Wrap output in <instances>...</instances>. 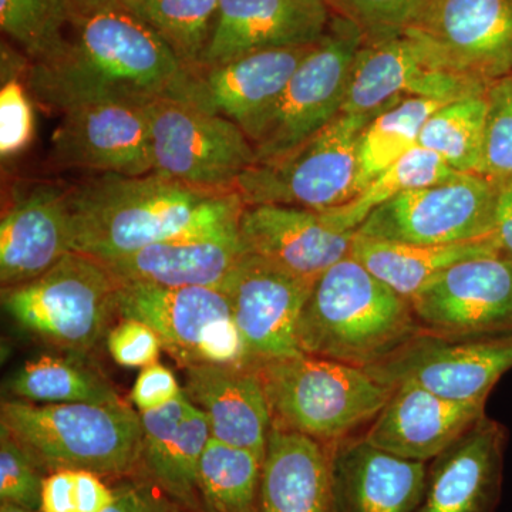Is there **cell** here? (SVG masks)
<instances>
[{
	"label": "cell",
	"instance_id": "cell-1",
	"mask_svg": "<svg viewBox=\"0 0 512 512\" xmlns=\"http://www.w3.org/2000/svg\"><path fill=\"white\" fill-rule=\"evenodd\" d=\"M73 32L62 55L29 64L28 86L43 106L64 113L86 104L178 101L215 111L202 74L123 6L76 15Z\"/></svg>",
	"mask_w": 512,
	"mask_h": 512
},
{
	"label": "cell",
	"instance_id": "cell-2",
	"mask_svg": "<svg viewBox=\"0 0 512 512\" xmlns=\"http://www.w3.org/2000/svg\"><path fill=\"white\" fill-rule=\"evenodd\" d=\"M72 251L100 262L238 220L237 191L210 192L163 175L100 174L67 188Z\"/></svg>",
	"mask_w": 512,
	"mask_h": 512
},
{
	"label": "cell",
	"instance_id": "cell-3",
	"mask_svg": "<svg viewBox=\"0 0 512 512\" xmlns=\"http://www.w3.org/2000/svg\"><path fill=\"white\" fill-rule=\"evenodd\" d=\"M420 332L410 301L349 255L313 285L298 342L306 355L367 369Z\"/></svg>",
	"mask_w": 512,
	"mask_h": 512
},
{
	"label": "cell",
	"instance_id": "cell-4",
	"mask_svg": "<svg viewBox=\"0 0 512 512\" xmlns=\"http://www.w3.org/2000/svg\"><path fill=\"white\" fill-rule=\"evenodd\" d=\"M0 427L45 471L130 476L141 466L140 413L126 404H36L3 400Z\"/></svg>",
	"mask_w": 512,
	"mask_h": 512
},
{
	"label": "cell",
	"instance_id": "cell-5",
	"mask_svg": "<svg viewBox=\"0 0 512 512\" xmlns=\"http://www.w3.org/2000/svg\"><path fill=\"white\" fill-rule=\"evenodd\" d=\"M255 370L264 384L272 426L325 446L372 423L393 392L362 367L306 353Z\"/></svg>",
	"mask_w": 512,
	"mask_h": 512
},
{
	"label": "cell",
	"instance_id": "cell-6",
	"mask_svg": "<svg viewBox=\"0 0 512 512\" xmlns=\"http://www.w3.org/2000/svg\"><path fill=\"white\" fill-rule=\"evenodd\" d=\"M120 284L103 262L69 252L32 281L2 288V306L32 335L82 353L103 338Z\"/></svg>",
	"mask_w": 512,
	"mask_h": 512
},
{
	"label": "cell",
	"instance_id": "cell-7",
	"mask_svg": "<svg viewBox=\"0 0 512 512\" xmlns=\"http://www.w3.org/2000/svg\"><path fill=\"white\" fill-rule=\"evenodd\" d=\"M372 116L340 113L332 123L268 163L239 178L235 191L245 205L278 204L323 211L357 195L360 137Z\"/></svg>",
	"mask_w": 512,
	"mask_h": 512
},
{
	"label": "cell",
	"instance_id": "cell-8",
	"mask_svg": "<svg viewBox=\"0 0 512 512\" xmlns=\"http://www.w3.org/2000/svg\"><path fill=\"white\" fill-rule=\"evenodd\" d=\"M365 36L333 16L328 33L298 67L281 99L251 138L256 164L286 156L342 113L350 72Z\"/></svg>",
	"mask_w": 512,
	"mask_h": 512
},
{
	"label": "cell",
	"instance_id": "cell-9",
	"mask_svg": "<svg viewBox=\"0 0 512 512\" xmlns=\"http://www.w3.org/2000/svg\"><path fill=\"white\" fill-rule=\"evenodd\" d=\"M158 175L210 192L235 191L256 156L238 124L217 111L178 101L146 107Z\"/></svg>",
	"mask_w": 512,
	"mask_h": 512
},
{
	"label": "cell",
	"instance_id": "cell-10",
	"mask_svg": "<svg viewBox=\"0 0 512 512\" xmlns=\"http://www.w3.org/2000/svg\"><path fill=\"white\" fill-rule=\"evenodd\" d=\"M402 36L471 82L490 86L512 74V0H421Z\"/></svg>",
	"mask_w": 512,
	"mask_h": 512
},
{
	"label": "cell",
	"instance_id": "cell-11",
	"mask_svg": "<svg viewBox=\"0 0 512 512\" xmlns=\"http://www.w3.org/2000/svg\"><path fill=\"white\" fill-rule=\"evenodd\" d=\"M498 185L478 174L404 192L376 208L360 237L414 245H446L494 234Z\"/></svg>",
	"mask_w": 512,
	"mask_h": 512
},
{
	"label": "cell",
	"instance_id": "cell-12",
	"mask_svg": "<svg viewBox=\"0 0 512 512\" xmlns=\"http://www.w3.org/2000/svg\"><path fill=\"white\" fill-rule=\"evenodd\" d=\"M512 369V332L448 339L420 332L382 362L367 367L384 386L414 383L456 402L484 403Z\"/></svg>",
	"mask_w": 512,
	"mask_h": 512
},
{
	"label": "cell",
	"instance_id": "cell-13",
	"mask_svg": "<svg viewBox=\"0 0 512 512\" xmlns=\"http://www.w3.org/2000/svg\"><path fill=\"white\" fill-rule=\"evenodd\" d=\"M421 332L463 339L512 332V259L494 252L448 268L410 299Z\"/></svg>",
	"mask_w": 512,
	"mask_h": 512
},
{
	"label": "cell",
	"instance_id": "cell-14",
	"mask_svg": "<svg viewBox=\"0 0 512 512\" xmlns=\"http://www.w3.org/2000/svg\"><path fill=\"white\" fill-rule=\"evenodd\" d=\"M316 281L249 254L239 261L224 291L245 346V367L301 355L298 326Z\"/></svg>",
	"mask_w": 512,
	"mask_h": 512
},
{
	"label": "cell",
	"instance_id": "cell-15",
	"mask_svg": "<svg viewBox=\"0 0 512 512\" xmlns=\"http://www.w3.org/2000/svg\"><path fill=\"white\" fill-rule=\"evenodd\" d=\"M488 87L440 69L407 37L365 42L350 72L342 113L375 117L404 99L451 103L485 94Z\"/></svg>",
	"mask_w": 512,
	"mask_h": 512
},
{
	"label": "cell",
	"instance_id": "cell-16",
	"mask_svg": "<svg viewBox=\"0 0 512 512\" xmlns=\"http://www.w3.org/2000/svg\"><path fill=\"white\" fill-rule=\"evenodd\" d=\"M49 161L63 170L128 177L153 173L146 107L97 103L64 111L50 141Z\"/></svg>",
	"mask_w": 512,
	"mask_h": 512
},
{
	"label": "cell",
	"instance_id": "cell-17",
	"mask_svg": "<svg viewBox=\"0 0 512 512\" xmlns=\"http://www.w3.org/2000/svg\"><path fill=\"white\" fill-rule=\"evenodd\" d=\"M332 10L328 0H220L202 73L251 53L316 45Z\"/></svg>",
	"mask_w": 512,
	"mask_h": 512
},
{
	"label": "cell",
	"instance_id": "cell-18",
	"mask_svg": "<svg viewBox=\"0 0 512 512\" xmlns=\"http://www.w3.org/2000/svg\"><path fill=\"white\" fill-rule=\"evenodd\" d=\"M245 254L238 218L187 232L103 264L120 285L224 289Z\"/></svg>",
	"mask_w": 512,
	"mask_h": 512
},
{
	"label": "cell",
	"instance_id": "cell-19",
	"mask_svg": "<svg viewBox=\"0 0 512 512\" xmlns=\"http://www.w3.org/2000/svg\"><path fill=\"white\" fill-rule=\"evenodd\" d=\"M239 234L249 254L299 278L318 281L350 255L356 231H340L309 208L255 204L244 205Z\"/></svg>",
	"mask_w": 512,
	"mask_h": 512
},
{
	"label": "cell",
	"instance_id": "cell-20",
	"mask_svg": "<svg viewBox=\"0 0 512 512\" xmlns=\"http://www.w3.org/2000/svg\"><path fill=\"white\" fill-rule=\"evenodd\" d=\"M483 417L484 403L456 402L402 383L393 387L363 439L394 456L430 463Z\"/></svg>",
	"mask_w": 512,
	"mask_h": 512
},
{
	"label": "cell",
	"instance_id": "cell-21",
	"mask_svg": "<svg viewBox=\"0 0 512 512\" xmlns=\"http://www.w3.org/2000/svg\"><path fill=\"white\" fill-rule=\"evenodd\" d=\"M333 511L416 512L426 487L427 463L406 460L363 436L330 444Z\"/></svg>",
	"mask_w": 512,
	"mask_h": 512
},
{
	"label": "cell",
	"instance_id": "cell-22",
	"mask_svg": "<svg viewBox=\"0 0 512 512\" xmlns=\"http://www.w3.org/2000/svg\"><path fill=\"white\" fill-rule=\"evenodd\" d=\"M505 431L483 417L427 464L416 512H495L503 480Z\"/></svg>",
	"mask_w": 512,
	"mask_h": 512
},
{
	"label": "cell",
	"instance_id": "cell-23",
	"mask_svg": "<svg viewBox=\"0 0 512 512\" xmlns=\"http://www.w3.org/2000/svg\"><path fill=\"white\" fill-rule=\"evenodd\" d=\"M117 313L156 330L163 348L185 367L197 366L202 343L232 318L224 289L120 285Z\"/></svg>",
	"mask_w": 512,
	"mask_h": 512
},
{
	"label": "cell",
	"instance_id": "cell-24",
	"mask_svg": "<svg viewBox=\"0 0 512 512\" xmlns=\"http://www.w3.org/2000/svg\"><path fill=\"white\" fill-rule=\"evenodd\" d=\"M67 188L40 185L20 197L0 222L2 288L32 281L72 251Z\"/></svg>",
	"mask_w": 512,
	"mask_h": 512
},
{
	"label": "cell",
	"instance_id": "cell-25",
	"mask_svg": "<svg viewBox=\"0 0 512 512\" xmlns=\"http://www.w3.org/2000/svg\"><path fill=\"white\" fill-rule=\"evenodd\" d=\"M184 394L207 416L212 439L265 458L272 416L264 384L255 369L187 367Z\"/></svg>",
	"mask_w": 512,
	"mask_h": 512
},
{
	"label": "cell",
	"instance_id": "cell-26",
	"mask_svg": "<svg viewBox=\"0 0 512 512\" xmlns=\"http://www.w3.org/2000/svg\"><path fill=\"white\" fill-rule=\"evenodd\" d=\"M143 429L141 466L151 483L171 500L188 508H200L198 468L211 429L207 416L187 396L140 413Z\"/></svg>",
	"mask_w": 512,
	"mask_h": 512
},
{
	"label": "cell",
	"instance_id": "cell-27",
	"mask_svg": "<svg viewBox=\"0 0 512 512\" xmlns=\"http://www.w3.org/2000/svg\"><path fill=\"white\" fill-rule=\"evenodd\" d=\"M316 45L251 53L205 70L202 77L212 109L238 124L251 141Z\"/></svg>",
	"mask_w": 512,
	"mask_h": 512
},
{
	"label": "cell",
	"instance_id": "cell-28",
	"mask_svg": "<svg viewBox=\"0 0 512 512\" xmlns=\"http://www.w3.org/2000/svg\"><path fill=\"white\" fill-rule=\"evenodd\" d=\"M261 512H335L329 446L272 426L262 464Z\"/></svg>",
	"mask_w": 512,
	"mask_h": 512
},
{
	"label": "cell",
	"instance_id": "cell-29",
	"mask_svg": "<svg viewBox=\"0 0 512 512\" xmlns=\"http://www.w3.org/2000/svg\"><path fill=\"white\" fill-rule=\"evenodd\" d=\"M501 251L495 235L446 245L377 241L355 235L350 255L410 301L451 266Z\"/></svg>",
	"mask_w": 512,
	"mask_h": 512
},
{
	"label": "cell",
	"instance_id": "cell-30",
	"mask_svg": "<svg viewBox=\"0 0 512 512\" xmlns=\"http://www.w3.org/2000/svg\"><path fill=\"white\" fill-rule=\"evenodd\" d=\"M8 390L36 404H121L106 376L73 357L42 355L30 359L10 377Z\"/></svg>",
	"mask_w": 512,
	"mask_h": 512
},
{
	"label": "cell",
	"instance_id": "cell-31",
	"mask_svg": "<svg viewBox=\"0 0 512 512\" xmlns=\"http://www.w3.org/2000/svg\"><path fill=\"white\" fill-rule=\"evenodd\" d=\"M461 174L433 151L417 146L377 175L352 200L319 212L332 227L340 231H357L363 221L387 201L404 192L453 180Z\"/></svg>",
	"mask_w": 512,
	"mask_h": 512
},
{
	"label": "cell",
	"instance_id": "cell-32",
	"mask_svg": "<svg viewBox=\"0 0 512 512\" xmlns=\"http://www.w3.org/2000/svg\"><path fill=\"white\" fill-rule=\"evenodd\" d=\"M264 458L244 448L208 441L198 468V495L205 512H261Z\"/></svg>",
	"mask_w": 512,
	"mask_h": 512
},
{
	"label": "cell",
	"instance_id": "cell-33",
	"mask_svg": "<svg viewBox=\"0 0 512 512\" xmlns=\"http://www.w3.org/2000/svg\"><path fill=\"white\" fill-rule=\"evenodd\" d=\"M444 104L447 103L413 97L373 117L360 137L357 191H362L377 175L419 146L424 124Z\"/></svg>",
	"mask_w": 512,
	"mask_h": 512
},
{
	"label": "cell",
	"instance_id": "cell-34",
	"mask_svg": "<svg viewBox=\"0 0 512 512\" xmlns=\"http://www.w3.org/2000/svg\"><path fill=\"white\" fill-rule=\"evenodd\" d=\"M220 0H120V6L154 30L191 72L202 74Z\"/></svg>",
	"mask_w": 512,
	"mask_h": 512
},
{
	"label": "cell",
	"instance_id": "cell-35",
	"mask_svg": "<svg viewBox=\"0 0 512 512\" xmlns=\"http://www.w3.org/2000/svg\"><path fill=\"white\" fill-rule=\"evenodd\" d=\"M487 93L451 101L424 124L419 146L463 174L481 173L487 130Z\"/></svg>",
	"mask_w": 512,
	"mask_h": 512
},
{
	"label": "cell",
	"instance_id": "cell-36",
	"mask_svg": "<svg viewBox=\"0 0 512 512\" xmlns=\"http://www.w3.org/2000/svg\"><path fill=\"white\" fill-rule=\"evenodd\" d=\"M76 12L67 0H0V28L22 47L30 63L62 55Z\"/></svg>",
	"mask_w": 512,
	"mask_h": 512
},
{
	"label": "cell",
	"instance_id": "cell-37",
	"mask_svg": "<svg viewBox=\"0 0 512 512\" xmlns=\"http://www.w3.org/2000/svg\"><path fill=\"white\" fill-rule=\"evenodd\" d=\"M483 177L494 184L512 181V74L491 83L487 90Z\"/></svg>",
	"mask_w": 512,
	"mask_h": 512
},
{
	"label": "cell",
	"instance_id": "cell-38",
	"mask_svg": "<svg viewBox=\"0 0 512 512\" xmlns=\"http://www.w3.org/2000/svg\"><path fill=\"white\" fill-rule=\"evenodd\" d=\"M114 501V490L90 471L60 470L43 481L40 512H103Z\"/></svg>",
	"mask_w": 512,
	"mask_h": 512
},
{
	"label": "cell",
	"instance_id": "cell-39",
	"mask_svg": "<svg viewBox=\"0 0 512 512\" xmlns=\"http://www.w3.org/2000/svg\"><path fill=\"white\" fill-rule=\"evenodd\" d=\"M45 478V471L0 427V503L40 512Z\"/></svg>",
	"mask_w": 512,
	"mask_h": 512
},
{
	"label": "cell",
	"instance_id": "cell-40",
	"mask_svg": "<svg viewBox=\"0 0 512 512\" xmlns=\"http://www.w3.org/2000/svg\"><path fill=\"white\" fill-rule=\"evenodd\" d=\"M333 10L355 23L365 42L403 35L421 0H328Z\"/></svg>",
	"mask_w": 512,
	"mask_h": 512
},
{
	"label": "cell",
	"instance_id": "cell-41",
	"mask_svg": "<svg viewBox=\"0 0 512 512\" xmlns=\"http://www.w3.org/2000/svg\"><path fill=\"white\" fill-rule=\"evenodd\" d=\"M35 131L32 103L25 86L9 79L0 90V156H18L28 148Z\"/></svg>",
	"mask_w": 512,
	"mask_h": 512
},
{
	"label": "cell",
	"instance_id": "cell-42",
	"mask_svg": "<svg viewBox=\"0 0 512 512\" xmlns=\"http://www.w3.org/2000/svg\"><path fill=\"white\" fill-rule=\"evenodd\" d=\"M107 349L117 365L144 369L157 363L163 342L147 323L123 318L107 335Z\"/></svg>",
	"mask_w": 512,
	"mask_h": 512
},
{
	"label": "cell",
	"instance_id": "cell-43",
	"mask_svg": "<svg viewBox=\"0 0 512 512\" xmlns=\"http://www.w3.org/2000/svg\"><path fill=\"white\" fill-rule=\"evenodd\" d=\"M183 394L184 390H181L174 373L157 362L141 369L130 399L140 413H144L161 409Z\"/></svg>",
	"mask_w": 512,
	"mask_h": 512
},
{
	"label": "cell",
	"instance_id": "cell-44",
	"mask_svg": "<svg viewBox=\"0 0 512 512\" xmlns=\"http://www.w3.org/2000/svg\"><path fill=\"white\" fill-rule=\"evenodd\" d=\"M113 490L114 501L103 512H173L153 483L127 481Z\"/></svg>",
	"mask_w": 512,
	"mask_h": 512
},
{
	"label": "cell",
	"instance_id": "cell-45",
	"mask_svg": "<svg viewBox=\"0 0 512 512\" xmlns=\"http://www.w3.org/2000/svg\"><path fill=\"white\" fill-rule=\"evenodd\" d=\"M494 234L501 251L512 259V181L498 185L494 208Z\"/></svg>",
	"mask_w": 512,
	"mask_h": 512
},
{
	"label": "cell",
	"instance_id": "cell-46",
	"mask_svg": "<svg viewBox=\"0 0 512 512\" xmlns=\"http://www.w3.org/2000/svg\"><path fill=\"white\" fill-rule=\"evenodd\" d=\"M76 15H90L99 10L114 8L120 5V0H67Z\"/></svg>",
	"mask_w": 512,
	"mask_h": 512
},
{
	"label": "cell",
	"instance_id": "cell-47",
	"mask_svg": "<svg viewBox=\"0 0 512 512\" xmlns=\"http://www.w3.org/2000/svg\"><path fill=\"white\" fill-rule=\"evenodd\" d=\"M0 512H37L25 510V508L16 507V505L0 503Z\"/></svg>",
	"mask_w": 512,
	"mask_h": 512
},
{
	"label": "cell",
	"instance_id": "cell-48",
	"mask_svg": "<svg viewBox=\"0 0 512 512\" xmlns=\"http://www.w3.org/2000/svg\"><path fill=\"white\" fill-rule=\"evenodd\" d=\"M173 512H205L204 510L200 511V508H188L183 507V505H177V507L173 508Z\"/></svg>",
	"mask_w": 512,
	"mask_h": 512
}]
</instances>
